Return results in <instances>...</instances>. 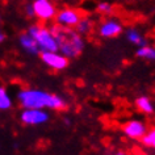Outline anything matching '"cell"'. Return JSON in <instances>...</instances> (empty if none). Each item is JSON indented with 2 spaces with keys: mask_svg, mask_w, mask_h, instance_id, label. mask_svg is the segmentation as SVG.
Wrapping results in <instances>:
<instances>
[{
  "mask_svg": "<svg viewBox=\"0 0 155 155\" xmlns=\"http://www.w3.org/2000/svg\"><path fill=\"white\" fill-rule=\"evenodd\" d=\"M16 101L21 108H42L48 110H63L67 103L57 94L38 88H21L16 94Z\"/></svg>",
  "mask_w": 155,
  "mask_h": 155,
  "instance_id": "cell-1",
  "label": "cell"
},
{
  "mask_svg": "<svg viewBox=\"0 0 155 155\" xmlns=\"http://www.w3.org/2000/svg\"><path fill=\"white\" fill-rule=\"evenodd\" d=\"M50 29L55 37L58 51L62 53L64 57L72 59L83 53L84 48H86L84 38L75 28H67V26H62L54 22L50 26Z\"/></svg>",
  "mask_w": 155,
  "mask_h": 155,
  "instance_id": "cell-2",
  "label": "cell"
},
{
  "mask_svg": "<svg viewBox=\"0 0 155 155\" xmlns=\"http://www.w3.org/2000/svg\"><path fill=\"white\" fill-rule=\"evenodd\" d=\"M30 36L37 42L41 51H55L58 50L55 37L51 32V29L45 24H32L26 30Z\"/></svg>",
  "mask_w": 155,
  "mask_h": 155,
  "instance_id": "cell-3",
  "label": "cell"
},
{
  "mask_svg": "<svg viewBox=\"0 0 155 155\" xmlns=\"http://www.w3.org/2000/svg\"><path fill=\"white\" fill-rule=\"evenodd\" d=\"M20 121L26 126H40L50 121V113L42 108H22Z\"/></svg>",
  "mask_w": 155,
  "mask_h": 155,
  "instance_id": "cell-4",
  "label": "cell"
},
{
  "mask_svg": "<svg viewBox=\"0 0 155 155\" xmlns=\"http://www.w3.org/2000/svg\"><path fill=\"white\" fill-rule=\"evenodd\" d=\"M34 17L41 22H48L54 20L57 13V8L51 0H34L32 2Z\"/></svg>",
  "mask_w": 155,
  "mask_h": 155,
  "instance_id": "cell-5",
  "label": "cell"
},
{
  "mask_svg": "<svg viewBox=\"0 0 155 155\" xmlns=\"http://www.w3.org/2000/svg\"><path fill=\"white\" fill-rule=\"evenodd\" d=\"M124 32V25L117 17H105L97 25V34L103 38H114Z\"/></svg>",
  "mask_w": 155,
  "mask_h": 155,
  "instance_id": "cell-6",
  "label": "cell"
},
{
  "mask_svg": "<svg viewBox=\"0 0 155 155\" xmlns=\"http://www.w3.org/2000/svg\"><path fill=\"white\" fill-rule=\"evenodd\" d=\"M83 16L84 15L82 11L76 8H62L61 11H57L54 21L58 25L67 26V28H75Z\"/></svg>",
  "mask_w": 155,
  "mask_h": 155,
  "instance_id": "cell-7",
  "label": "cell"
},
{
  "mask_svg": "<svg viewBox=\"0 0 155 155\" xmlns=\"http://www.w3.org/2000/svg\"><path fill=\"white\" fill-rule=\"evenodd\" d=\"M41 61L53 71H62V70L67 68L68 66V58L64 57L58 50L55 51H41Z\"/></svg>",
  "mask_w": 155,
  "mask_h": 155,
  "instance_id": "cell-8",
  "label": "cell"
},
{
  "mask_svg": "<svg viewBox=\"0 0 155 155\" xmlns=\"http://www.w3.org/2000/svg\"><path fill=\"white\" fill-rule=\"evenodd\" d=\"M147 130H149L147 124L141 120H130L122 125V133L133 141H141L147 133Z\"/></svg>",
  "mask_w": 155,
  "mask_h": 155,
  "instance_id": "cell-9",
  "label": "cell"
},
{
  "mask_svg": "<svg viewBox=\"0 0 155 155\" xmlns=\"http://www.w3.org/2000/svg\"><path fill=\"white\" fill-rule=\"evenodd\" d=\"M18 44H20L21 49L25 53H28L29 55H38V54H41V50L38 48L37 42L34 41V38L28 32H24L18 36Z\"/></svg>",
  "mask_w": 155,
  "mask_h": 155,
  "instance_id": "cell-10",
  "label": "cell"
},
{
  "mask_svg": "<svg viewBox=\"0 0 155 155\" xmlns=\"http://www.w3.org/2000/svg\"><path fill=\"white\" fill-rule=\"evenodd\" d=\"M125 37H126V40L129 41L131 45L137 46V48H139V46H142V45L149 44V42H147V38L143 36L141 30L137 29V28H134V26L127 28L125 30Z\"/></svg>",
  "mask_w": 155,
  "mask_h": 155,
  "instance_id": "cell-11",
  "label": "cell"
},
{
  "mask_svg": "<svg viewBox=\"0 0 155 155\" xmlns=\"http://www.w3.org/2000/svg\"><path fill=\"white\" fill-rule=\"evenodd\" d=\"M135 107L139 112H142L145 114H153L155 109L153 101L147 96H139V97L135 99Z\"/></svg>",
  "mask_w": 155,
  "mask_h": 155,
  "instance_id": "cell-12",
  "label": "cell"
},
{
  "mask_svg": "<svg viewBox=\"0 0 155 155\" xmlns=\"http://www.w3.org/2000/svg\"><path fill=\"white\" fill-rule=\"evenodd\" d=\"M95 28V21L94 18L88 17V16H83L80 18V21L76 24L75 29L79 32L82 36H86V34H90Z\"/></svg>",
  "mask_w": 155,
  "mask_h": 155,
  "instance_id": "cell-13",
  "label": "cell"
},
{
  "mask_svg": "<svg viewBox=\"0 0 155 155\" xmlns=\"http://www.w3.org/2000/svg\"><path fill=\"white\" fill-rule=\"evenodd\" d=\"M135 55L143 61H155V48L149 44L142 45L137 49Z\"/></svg>",
  "mask_w": 155,
  "mask_h": 155,
  "instance_id": "cell-14",
  "label": "cell"
},
{
  "mask_svg": "<svg viewBox=\"0 0 155 155\" xmlns=\"http://www.w3.org/2000/svg\"><path fill=\"white\" fill-rule=\"evenodd\" d=\"M12 105H13L12 96L7 91L5 87L0 86V112L9 110L12 108Z\"/></svg>",
  "mask_w": 155,
  "mask_h": 155,
  "instance_id": "cell-15",
  "label": "cell"
},
{
  "mask_svg": "<svg viewBox=\"0 0 155 155\" xmlns=\"http://www.w3.org/2000/svg\"><path fill=\"white\" fill-rule=\"evenodd\" d=\"M141 142H142V145L145 146L146 149L153 150L155 153V127L147 130V133L145 134V137L141 139Z\"/></svg>",
  "mask_w": 155,
  "mask_h": 155,
  "instance_id": "cell-16",
  "label": "cell"
},
{
  "mask_svg": "<svg viewBox=\"0 0 155 155\" xmlns=\"http://www.w3.org/2000/svg\"><path fill=\"white\" fill-rule=\"evenodd\" d=\"M114 11V7L112 3L109 2H100L96 5V12L100 15H104V16H110Z\"/></svg>",
  "mask_w": 155,
  "mask_h": 155,
  "instance_id": "cell-17",
  "label": "cell"
},
{
  "mask_svg": "<svg viewBox=\"0 0 155 155\" xmlns=\"http://www.w3.org/2000/svg\"><path fill=\"white\" fill-rule=\"evenodd\" d=\"M24 11H25V15H26L28 17H34V12H33V5H32V3H28V4L25 5Z\"/></svg>",
  "mask_w": 155,
  "mask_h": 155,
  "instance_id": "cell-18",
  "label": "cell"
},
{
  "mask_svg": "<svg viewBox=\"0 0 155 155\" xmlns=\"http://www.w3.org/2000/svg\"><path fill=\"white\" fill-rule=\"evenodd\" d=\"M4 40H5V34H4V33H3V32H2V30H0V44H2V42H3V41H4Z\"/></svg>",
  "mask_w": 155,
  "mask_h": 155,
  "instance_id": "cell-19",
  "label": "cell"
},
{
  "mask_svg": "<svg viewBox=\"0 0 155 155\" xmlns=\"http://www.w3.org/2000/svg\"><path fill=\"white\" fill-rule=\"evenodd\" d=\"M0 20H2V17H0Z\"/></svg>",
  "mask_w": 155,
  "mask_h": 155,
  "instance_id": "cell-20",
  "label": "cell"
}]
</instances>
